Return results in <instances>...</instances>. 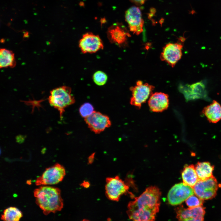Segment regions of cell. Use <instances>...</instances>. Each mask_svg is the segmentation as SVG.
Returning a JSON list of instances; mask_svg holds the SVG:
<instances>
[{
  "instance_id": "cell-12",
  "label": "cell",
  "mask_w": 221,
  "mask_h": 221,
  "mask_svg": "<svg viewBox=\"0 0 221 221\" xmlns=\"http://www.w3.org/2000/svg\"><path fill=\"white\" fill-rule=\"evenodd\" d=\"M84 120L90 130L96 134L103 131L111 124L108 116L95 111L90 116L84 118Z\"/></svg>"
},
{
  "instance_id": "cell-5",
  "label": "cell",
  "mask_w": 221,
  "mask_h": 221,
  "mask_svg": "<svg viewBox=\"0 0 221 221\" xmlns=\"http://www.w3.org/2000/svg\"><path fill=\"white\" fill-rule=\"evenodd\" d=\"M65 174L64 167L56 163L46 169L41 175L37 178L35 184L37 186L56 184L62 181Z\"/></svg>"
},
{
  "instance_id": "cell-9",
  "label": "cell",
  "mask_w": 221,
  "mask_h": 221,
  "mask_svg": "<svg viewBox=\"0 0 221 221\" xmlns=\"http://www.w3.org/2000/svg\"><path fill=\"white\" fill-rule=\"evenodd\" d=\"M79 46L82 53H93L103 48V42L97 35L87 32L83 35L79 42Z\"/></svg>"
},
{
  "instance_id": "cell-20",
  "label": "cell",
  "mask_w": 221,
  "mask_h": 221,
  "mask_svg": "<svg viewBox=\"0 0 221 221\" xmlns=\"http://www.w3.org/2000/svg\"><path fill=\"white\" fill-rule=\"evenodd\" d=\"M14 54L10 50L1 48L0 50V68H13L16 65Z\"/></svg>"
},
{
  "instance_id": "cell-7",
  "label": "cell",
  "mask_w": 221,
  "mask_h": 221,
  "mask_svg": "<svg viewBox=\"0 0 221 221\" xmlns=\"http://www.w3.org/2000/svg\"><path fill=\"white\" fill-rule=\"evenodd\" d=\"M129 189V186L118 176L106 179L105 194L111 200L118 201L121 196L127 192Z\"/></svg>"
},
{
  "instance_id": "cell-21",
  "label": "cell",
  "mask_w": 221,
  "mask_h": 221,
  "mask_svg": "<svg viewBox=\"0 0 221 221\" xmlns=\"http://www.w3.org/2000/svg\"><path fill=\"white\" fill-rule=\"evenodd\" d=\"M22 216V212L19 209L10 207L4 210L1 218L3 221H19Z\"/></svg>"
},
{
  "instance_id": "cell-8",
  "label": "cell",
  "mask_w": 221,
  "mask_h": 221,
  "mask_svg": "<svg viewBox=\"0 0 221 221\" xmlns=\"http://www.w3.org/2000/svg\"><path fill=\"white\" fill-rule=\"evenodd\" d=\"M194 194L192 187L183 183L175 184L169 190L167 195L169 204L177 205L181 204Z\"/></svg>"
},
{
  "instance_id": "cell-4",
  "label": "cell",
  "mask_w": 221,
  "mask_h": 221,
  "mask_svg": "<svg viewBox=\"0 0 221 221\" xmlns=\"http://www.w3.org/2000/svg\"><path fill=\"white\" fill-rule=\"evenodd\" d=\"M154 87L148 83H143L142 81H138L136 85L130 88L132 96L130 103L132 106L140 108L142 104L146 102L153 93Z\"/></svg>"
},
{
  "instance_id": "cell-11",
  "label": "cell",
  "mask_w": 221,
  "mask_h": 221,
  "mask_svg": "<svg viewBox=\"0 0 221 221\" xmlns=\"http://www.w3.org/2000/svg\"><path fill=\"white\" fill-rule=\"evenodd\" d=\"M183 45L180 43H169L163 48L160 55L162 61L167 63L172 68L174 67L182 56Z\"/></svg>"
},
{
  "instance_id": "cell-14",
  "label": "cell",
  "mask_w": 221,
  "mask_h": 221,
  "mask_svg": "<svg viewBox=\"0 0 221 221\" xmlns=\"http://www.w3.org/2000/svg\"><path fill=\"white\" fill-rule=\"evenodd\" d=\"M179 88L187 101L204 98L207 95L205 86L202 82L190 85H181L179 86Z\"/></svg>"
},
{
  "instance_id": "cell-27",
  "label": "cell",
  "mask_w": 221,
  "mask_h": 221,
  "mask_svg": "<svg viewBox=\"0 0 221 221\" xmlns=\"http://www.w3.org/2000/svg\"><path fill=\"white\" fill-rule=\"evenodd\" d=\"M90 184L88 181H84L81 184V186L85 188H87L89 187Z\"/></svg>"
},
{
  "instance_id": "cell-2",
  "label": "cell",
  "mask_w": 221,
  "mask_h": 221,
  "mask_svg": "<svg viewBox=\"0 0 221 221\" xmlns=\"http://www.w3.org/2000/svg\"><path fill=\"white\" fill-rule=\"evenodd\" d=\"M34 195L36 204L45 215L60 211L63 208V200L58 188L43 185L34 190Z\"/></svg>"
},
{
  "instance_id": "cell-6",
  "label": "cell",
  "mask_w": 221,
  "mask_h": 221,
  "mask_svg": "<svg viewBox=\"0 0 221 221\" xmlns=\"http://www.w3.org/2000/svg\"><path fill=\"white\" fill-rule=\"evenodd\" d=\"M218 187L216 179L213 176L204 180H199L193 188L194 194L204 200L214 198Z\"/></svg>"
},
{
  "instance_id": "cell-18",
  "label": "cell",
  "mask_w": 221,
  "mask_h": 221,
  "mask_svg": "<svg viewBox=\"0 0 221 221\" xmlns=\"http://www.w3.org/2000/svg\"><path fill=\"white\" fill-rule=\"evenodd\" d=\"M181 176L183 182L192 188L199 180L193 165H185L182 172Z\"/></svg>"
},
{
  "instance_id": "cell-28",
  "label": "cell",
  "mask_w": 221,
  "mask_h": 221,
  "mask_svg": "<svg viewBox=\"0 0 221 221\" xmlns=\"http://www.w3.org/2000/svg\"><path fill=\"white\" fill-rule=\"evenodd\" d=\"M82 221H90L88 220L87 219H84L82 220Z\"/></svg>"
},
{
  "instance_id": "cell-15",
  "label": "cell",
  "mask_w": 221,
  "mask_h": 221,
  "mask_svg": "<svg viewBox=\"0 0 221 221\" xmlns=\"http://www.w3.org/2000/svg\"><path fill=\"white\" fill-rule=\"evenodd\" d=\"M150 110L155 112H161L167 109L169 105V95L162 92L152 93L148 100Z\"/></svg>"
},
{
  "instance_id": "cell-19",
  "label": "cell",
  "mask_w": 221,
  "mask_h": 221,
  "mask_svg": "<svg viewBox=\"0 0 221 221\" xmlns=\"http://www.w3.org/2000/svg\"><path fill=\"white\" fill-rule=\"evenodd\" d=\"M195 167L199 180H204L213 176L214 167L209 162H198Z\"/></svg>"
},
{
  "instance_id": "cell-3",
  "label": "cell",
  "mask_w": 221,
  "mask_h": 221,
  "mask_svg": "<svg viewBox=\"0 0 221 221\" xmlns=\"http://www.w3.org/2000/svg\"><path fill=\"white\" fill-rule=\"evenodd\" d=\"M71 88L63 86L52 90L48 98L50 105L59 111L60 118L63 115L66 108L75 102L74 96L71 94Z\"/></svg>"
},
{
  "instance_id": "cell-24",
  "label": "cell",
  "mask_w": 221,
  "mask_h": 221,
  "mask_svg": "<svg viewBox=\"0 0 221 221\" xmlns=\"http://www.w3.org/2000/svg\"><path fill=\"white\" fill-rule=\"evenodd\" d=\"M94 111L93 106L89 103H86L83 104L79 109L81 116L84 118L90 116Z\"/></svg>"
},
{
  "instance_id": "cell-10",
  "label": "cell",
  "mask_w": 221,
  "mask_h": 221,
  "mask_svg": "<svg viewBox=\"0 0 221 221\" xmlns=\"http://www.w3.org/2000/svg\"><path fill=\"white\" fill-rule=\"evenodd\" d=\"M125 19L130 31L134 34L138 35L143 31L144 21L139 7L133 6L129 8L126 11Z\"/></svg>"
},
{
  "instance_id": "cell-25",
  "label": "cell",
  "mask_w": 221,
  "mask_h": 221,
  "mask_svg": "<svg viewBox=\"0 0 221 221\" xmlns=\"http://www.w3.org/2000/svg\"><path fill=\"white\" fill-rule=\"evenodd\" d=\"M132 3L137 6H141L147 0H130Z\"/></svg>"
},
{
  "instance_id": "cell-23",
  "label": "cell",
  "mask_w": 221,
  "mask_h": 221,
  "mask_svg": "<svg viewBox=\"0 0 221 221\" xmlns=\"http://www.w3.org/2000/svg\"><path fill=\"white\" fill-rule=\"evenodd\" d=\"M185 203L188 207H195L203 206L204 200L194 194L189 197L185 201Z\"/></svg>"
},
{
  "instance_id": "cell-13",
  "label": "cell",
  "mask_w": 221,
  "mask_h": 221,
  "mask_svg": "<svg viewBox=\"0 0 221 221\" xmlns=\"http://www.w3.org/2000/svg\"><path fill=\"white\" fill-rule=\"evenodd\" d=\"M205 208L203 206L185 208L182 206L176 210L178 221H204Z\"/></svg>"
},
{
  "instance_id": "cell-1",
  "label": "cell",
  "mask_w": 221,
  "mask_h": 221,
  "mask_svg": "<svg viewBox=\"0 0 221 221\" xmlns=\"http://www.w3.org/2000/svg\"><path fill=\"white\" fill-rule=\"evenodd\" d=\"M161 195L158 187L147 188L128 203L127 213L130 219L132 221H154L159 211Z\"/></svg>"
},
{
  "instance_id": "cell-22",
  "label": "cell",
  "mask_w": 221,
  "mask_h": 221,
  "mask_svg": "<svg viewBox=\"0 0 221 221\" xmlns=\"http://www.w3.org/2000/svg\"><path fill=\"white\" fill-rule=\"evenodd\" d=\"M92 79L96 85L101 86L104 85L106 83L108 77L106 74L103 72L98 71L94 73Z\"/></svg>"
},
{
  "instance_id": "cell-17",
  "label": "cell",
  "mask_w": 221,
  "mask_h": 221,
  "mask_svg": "<svg viewBox=\"0 0 221 221\" xmlns=\"http://www.w3.org/2000/svg\"><path fill=\"white\" fill-rule=\"evenodd\" d=\"M202 113L210 122L217 123L221 119V105L213 100L212 103L204 107Z\"/></svg>"
},
{
  "instance_id": "cell-26",
  "label": "cell",
  "mask_w": 221,
  "mask_h": 221,
  "mask_svg": "<svg viewBox=\"0 0 221 221\" xmlns=\"http://www.w3.org/2000/svg\"><path fill=\"white\" fill-rule=\"evenodd\" d=\"M95 153H93L89 156L88 158V162L89 164H91L93 161L94 158Z\"/></svg>"
},
{
  "instance_id": "cell-16",
  "label": "cell",
  "mask_w": 221,
  "mask_h": 221,
  "mask_svg": "<svg viewBox=\"0 0 221 221\" xmlns=\"http://www.w3.org/2000/svg\"><path fill=\"white\" fill-rule=\"evenodd\" d=\"M107 35L110 41L122 46L126 44L128 37L130 35L121 25L115 24L108 29Z\"/></svg>"
}]
</instances>
